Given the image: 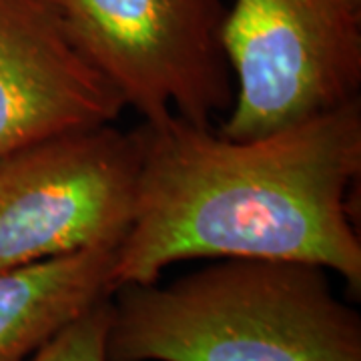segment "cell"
<instances>
[{
    "mask_svg": "<svg viewBox=\"0 0 361 361\" xmlns=\"http://www.w3.org/2000/svg\"><path fill=\"white\" fill-rule=\"evenodd\" d=\"M135 219L113 283H155L185 259L303 261L361 291L351 193L361 175V99L249 139L169 116L142 123Z\"/></svg>",
    "mask_w": 361,
    "mask_h": 361,
    "instance_id": "cell-1",
    "label": "cell"
},
{
    "mask_svg": "<svg viewBox=\"0 0 361 361\" xmlns=\"http://www.w3.org/2000/svg\"><path fill=\"white\" fill-rule=\"evenodd\" d=\"M329 271L225 257L167 285L111 295L109 361H361V317Z\"/></svg>",
    "mask_w": 361,
    "mask_h": 361,
    "instance_id": "cell-2",
    "label": "cell"
},
{
    "mask_svg": "<svg viewBox=\"0 0 361 361\" xmlns=\"http://www.w3.org/2000/svg\"><path fill=\"white\" fill-rule=\"evenodd\" d=\"M68 32L142 123L179 116L209 127L235 80L223 0H51Z\"/></svg>",
    "mask_w": 361,
    "mask_h": 361,
    "instance_id": "cell-3",
    "label": "cell"
},
{
    "mask_svg": "<svg viewBox=\"0 0 361 361\" xmlns=\"http://www.w3.org/2000/svg\"><path fill=\"white\" fill-rule=\"evenodd\" d=\"M141 127L73 130L0 159V271L118 249L137 207Z\"/></svg>",
    "mask_w": 361,
    "mask_h": 361,
    "instance_id": "cell-4",
    "label": "cell"
},
{
    "mask_svg": "<svg viewBox=\"0 0 361 361\" xmlns=\"http://www.w3.org/2000/svg\"><path fill=\"white\" fill-rule=\"evenodd\" d=\"M235 99L221 135L249 139L360 99L361 0H233Z\"/></svg>",
    "mask_w": 361,
    "mask_h": 361,
    "instance_id": "cell-5",
    "label": "cell"
},
{
    "mask_svg": "<svg viewBox=\"0 0 361 361\" xmlns=\"http://www.w3.org/2000/svg\"><path fill=\"white\" fill-rule=\"evenodd\" d=\"M125 109L51 0H0V159Z\"/></svg>",
    "mask_w": 361,
    "mask_h": 361,
    "instance_id": "cell-6",
    "label": "cell"
},
{
    "mask_svg": "<svg viewBox=\"0 0 361 361\" xmlns=\"http://www.w3.org/2000/svg\"><path fill=\"white\" fill-rule=\"evenodd\" d=\"M116 249H87L0 271V361H26L115 291Z\"/></svg>",
    "mask_w": 361,
    "mask_h": 361,
    "instance_id": "cell-7",
    "label": "cell"
},
{
    "mask_svg": "<svg viewBox=\"0 0 361 361\" xmlns=\"http://www.w3.org/2000/svg\"><path fill=\"white\" fill-rule=\"evenodd\" d=\"M111 297L92 305L26 361H109L106 334Z\"/></svg>",
    "mask_w": 361,
    "mask_h": 361,
    "instance_id": "cell-8",
    "label": "cell"
}]
</instances>
